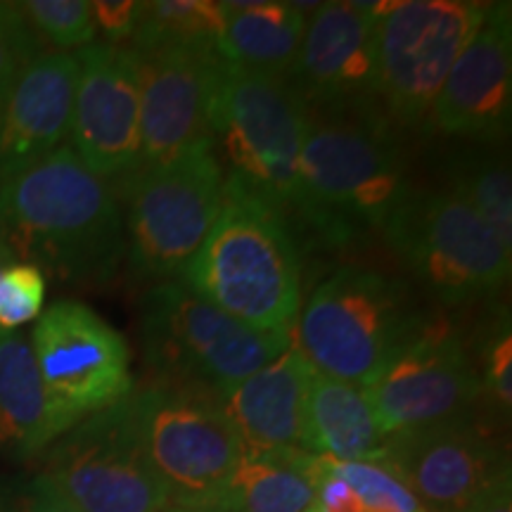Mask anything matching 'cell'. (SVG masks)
Masks as SVG:
<instances>
[{
  "instance_id": "1",
  "label": "cell",
  "mask_w": 512,
  "mask_h": 512,
  "mask_svg": "<svg viewBox=\"0 0 512 512\" xmlns=\"http://www.w3.org/2000/svg\"><path fill=\"white\" fill-rule=\"evenodd\" d=\"M0 242L67 283H105L126 254L117 192L62 145L0 185Z\"/></svg>"
},
{
  "instance_id": "2",
  "label": "cell",
  "mask_w": 512,
  "mask_h": 512,
  "mask_svg": "<svg viewBox=\"0 0 512 512\" xmlns=\"http://www.w3.org/2000/svg\"><path fill=\"white\" fill-rule=\"evenodd\" d=\"M183 278L204 302L259 332H290L302 311V268L285 219L233 178Z\"/></svg>"
},
{
  "instance_id": "3",
  "label": "cell",
  "mask_w": 512,
  "mask_h": 512,
  "mask_svg": "<svg viewBox=\"0 0 512 512\" xmlns=\"http://www.w3.org/2000/svg\"><path fill=\"white\" fill-rule=\"evenodd\" d=\"M309 107L287 76L235 67L223 60L209 110V133L228 174L280 216L302 219L299 159Z\"/></svg>"
},
{
  "instance_id": "4",
  "label": "cell",
  "mask_w": 512,
  "mask_h": 512,
  "mask_svg": "<svg viewBox=\"0 0 512 512\" xmlns=\"http://www.w3.org/2000/svg\"><path fill=\"white\" fill-rule=\"evenodd\" d=\"M425 323L399 280L370 268H339L297 316V349L316 373L366 387Z\"/></svg>"
},
{
  "instance_id": "5",
  "label": "cell",
  "mask_w": 512,
  "mask_h": 512,
  "mask_svg": "<svg viewBox=\"0 0 512 512\" xmlns=\"http://www.w3.org/2000/svg\"><path fill=\"white\" fill-rule=\"evenodd\" d=\"M302 219L325 238H349L354 226L382 228L408 200L399 147L373 121H309L299 159Z\"/></svg>"
},
{
  "instance_id": "6",
  "label": "cell",
  "mask_w": 512,
  "mask_h": 512,
  "mask_svg": "<svg viewBox=\"0 0 512 512\" xmlns=\"http://www.w3.org/2000/svg\"><path fill=\"white\" fill-rule=\"evenodd\" d=\"M145 361L166 384L200 387L226 396L292 344L290 332H259L197 297L185 283L166 280L140 304Z\"/></svg>"
},
{
  "instance_id": "7",
  "label": "cell",
  "mask_w": 512,
  "mask_h": 512,
  "mask_svg": "<svg viewBox=\"0 0 512 512\" xmlns=\"http://www.w3.org/2000/svg\"><path fill=\"white\" fill-rule=\"evenodd\" d=\"M126 408L171 505L216 512L242 458V441L219 396L200 387L159 382L133 389Z\"/></svg>"
},
{
  "instance_id": "8",
  "label": "cell",
  "mask_w": 512,
  "mask_h": 512,
  "mask_svg": "<svg viewBox=\"0 0 512 512\" xmlns=\"http://www.w3.org/2000/svg\"><path fill=\"white\" fill-rule=\"evenodd\" d=\"M223 183L211 140L126 183V256L138 278L166 283L185 271L219 216Z\"/></svg>"
},
{
  "instance_id": "9",
  "label": "cell",
  "mask_w": 512,
  "mask_h": 512,
  "mask_svg": "<svg viewBox=\"0 0 512 512\" xmlns=\"http://www.w3.org/2000/svg\"><path fill=\"white\" fill-rule=\"evenodd\" d=\"M384 233L415 278L444 304L489 297L510 278V249L451 190L411 192Z\"/></svg>"
},
{
  "instance_id": "10",
  "label": "cell",
  "mask_w": 512,
  "mask_h": 512,
  "mask_svg": "<svg viewBox=\"0 0 512 512\" xmlns=\"http://www.w3.org/2000/svg\"><path fill=\"white\" fill-rule=\"evenodd\" d=\"M29 339L57 439L131 396L126 339L91 306L60 299L38 316Z\"/></svg>"
},
{
  "instance_id": "11",
  "label": "cell",
  "mask_w": 512,
  "mask_h": 512,
  "mask_svg": "<svg viewBox=\"0 0 512 512\" xmlns=\"http://www.w3.org/2000/svg\"><path fill=\"white\" fill-rule=\"evenodd\" d=\"M377 98L403 126L425 124L460 50L484 22L489 5L470 0L375 3Z\"/></svg>"
},
{
  "instance_id": "12",
  "label": "cell",
  "mask_w": 512,
  "mask_h": 512,
  "mask_svg": "<svg viewBox=\"0 0 512 512\" xmlns=\"http://www.w3.org/2000/svg\"><path fill=\"white\" fill-rule=\"evenodd\" d=\"M41 475L81 512H169L126 399L79 422L43 451Z\"/></svg>"
},
{
  "instance_id": "13",
  "label": "cell",
  "mask_w": 512,
  "mask_h": 512,
  "mask_svg": "<svg viewBox=\"0 0 512 512\" xmlns=\"http://www.w3.org/2000/svg\"><path fill=\"white\" fill-rule=\"evenodd\" d=\"M387 439L467 418L484 392L460 335L446 320H425L418 335L363 387Z\"/></svg>"
},
{
  "instance_id": "14",
  "label": "cell",
  "mask_w": 512,
  "mask_h": 512,
  "mask_svg": "<svg viewBox=\"0 0 512 512\" xmlns=\"http://www.w3.org/2000/svg\"><path fill=\"white\" fill-rule=\"evenodd\" d=\"M79 60L72 126L74 155L110 183H128L143 171L140 93L131 55L117 43H91Z\"/></svg>"
},
{
  "instance_id": "15",
  "label": "cell",
  "mask_w": 512,
  "mask_h": 512,
  "mask_svg": "<svg viewBox=\"0 0 512 512\" xmlns=\"http://www.w3.org/2000/svg\"><path fill=\"white\" fill-rule=\"evenodd\" d=\"M124 46L140 93L143 169L162 166L211 140L209 110L223 64L219 50Z\"/></svg>"
},
{
  "instance_id": "16",
  "label": "cell",
  "mask_w": 512,
  "mask_h": 512,
  "mask_svg": "<svg viewBox=\"0 0 512 512\" xmlns=\"http://www.w3.org/2000/svg\"><path fill=\"white\" fill-rule=\"evenodd\" d=\"M427 512H458L508 475L505 448L467 415L389 439L384 463Z\"/></svg>"
},
{
  "instance_id": "17",
  "label": "cell",
  "mask_w": 512,
  "mask_h": 512,
  "mask_svg": "<svg viewBox=\"0 0 512 512\" xmlns=\"http://www.w3.org/2000/svg\"><path fill=\"white\" fill-rule=\"evenodd\" d=\"M287 81L304 105L361 110L377 98L375 3H323L306 24Z\"/></svg>"
},
{
  "instance_id": "18",
  "label": "cell",
  "mask_w": 512,
  "mask_h": 512,
  "mask_svg": "<svg viewBox=\"0 0 512 512\" xmlns=\"http://www.w3.org/2000/svg\"><path fill=\"white\" fill-rule=\"evenodd\" d=\"M512 110L510 5H489L465 48L448 69L432 105V121L448 136L496 140Z\"/></svg>"
},
{
  "instance_id": "19",
  "label": "cell",
  "mask_w": 512,
  "mask_h": 512,
  "mask_svg": "<svg viewBox=\"0 0 512 512\" xmlns=\"http://www.w3.org/2000/svg\"><path fill=\"white\" fill-rule=\"evenodd\" d=\"M79 60L41 53L10 83L0 112V185L60 150L72 126Z\"/></svg>"
},
{
  "instance_id": "20",
  "label": "cell",
  "mask_w": 512,
  "mask_h": 512,
  "mask_svg": "<svg viewBox=\"0 0 512 512\" xmlns=\"http://www.w3.org/2000/svg\"><path fill=\"white\" fill-rule=\"evenodd\" d=\"M313 373L316 370L292 342L259 373L221 396L223 411L242 441V451H304L306 396Z\"/></svg>"
},
{
  "instance_id": "21",
  "label": "cell",
  "mask_w": 512,
  "mask_h": 512,
  "mask_svg": "<svg viewBox=\"0 0 512 512\" xmlns=\"http://www.w3.org/2000/svg\"><path fill=\"white\" fill-rule=\"evenodd\" d=\"M389 439L356 384L313 373L306 396L304 451L339 463H384Z\"/></svg>"
},
{
  "instance_id": "22",
  "label": "cell",
  "mask_w": 512,
  "mask_h": 512,
  "mask_svg": "<svg viewBox=\"0 0 512 512\" xmlns=\"http://www.w3.org/2000/svg\"><path fill=\"white\" fill-rule=\"evenodd\" d=\"M55 439L31 339L0 328V451L34 458Z\"/></svg>"
},
{
  "instance_id": "23",
  "label": "cell",
  "mask_w": 512,
  "mask_h": 512,
  "mask_svg": "<svg viewBox=\"0 0 512 512\" xmlns=\"http://www.w3.org/2000/svg\"><path fill=\"white\" fill-rule=\"evenodd\" d=\"M223 29L219 55L235 67L287 76L302 46L306 15L297 3H221Z\"/></svg>"
},
{
  "instance_id": "24",
  "label": "cell",
  "mask_w": 512,
  "mask_h": 512,
  "mask_svg": "<svg viewBox=\"0 0 512 512\" xmlns=\"http://www.w3.org/2000/svg\"><path fill=\"white\" fill-rule=\"evenodd\" d=\"M313 453H249L223 491L216 512H304L316 503L311 484Z\"/></svg>"
},
{
  "instance_id": "25",
  "label": "cell",
  "mask_w": 512,
  "mask_h": 512,
  "mask_svg": "<svg viewBox=\"0 0 512 512\" xmlns=\"http://www.w3.org/2000/svg\"><path fill=\"white\" fill-rule=\"evenodd\" d=\"M226 17L214 0H155L140 5L128 46H181L219 50Z\"/></svg>"
},
{
  "instance_id": "26",
  "label": "cell",
  "mask_w": 512,
  "mask_h": 512,
  "mask_svg": "<svg viewBox=\"0 0 512 512\" xmlns=\"http://www.w3.org/2000/svg\"><path fill=\"white\" fill-rule=\"evenodd\" d=\"M512 249V181L505 159H475L453 174V190Z\"/></svg>"
},
{
  "instance_id": "27",
  "label": "cell",
  "mask_w": 512,
  "mask_h": 512,
  "mask_svg": "<svg viewBox=\"0 0 512 512\" xmlns=\"http://www.w3.org/2000/svg\"><path fill=\"white\" fill-rule=\"evenodd\" d=\"M38 41H48L57 53L81 50L95 43L98 24L86 0H27L19 3Z\"/></svg>"
},
{
  "instance_id": "28",
  "label": "cell",
  "mask_w": 512,
  "mask_h": 512,
  "mask_svg": "<svg viewBox=\"0 0 512 512\" xmlns=\"http://www.w3.org/2000/svg\"><path fill=\"white\" fill-rule=\"evenodd\" d=\"M332 470L347 482L366 510L420 512L422 503L406 484L382 463H339L332 458Z\"/></svg>"
},
{
  "instance_id": "29",
  "label": "cell",
  "mask_w": 512,
  "mask_h": 512,
  "mask_svg": "<svg viewBox=\"0 0 512 512\" xmlns=\"http://www.w3.org/2000/svg\"><path fill=\"white\" fill-rule=\"evenodd\" d=\"M46 273L27 261H12L0 275V328L19 330L43 313Z\"/></svg>"
},
{
  "instance_id": "30",
  "label": "cell",
  "mask_w": 512,
  "mask_h": 512,
  "mask_svg": "<svg viewBox=\"0 0 512 512\" xmlns=\"http://www.w3.org/2000/svg\"><path fill=\"white\" fill-rule=\"evenodd\" d=\"M41 53V41L19 10V3H0V83L15 81Z\"/></svg>"
},
{
  "instance_id": "31",
  "label": "cell",
  "mask_w": 512,
  "mask_h": 512,
  "mask_svg": "<svg viewBox=\"0 0 512 512\" xmlns=\"http://www.w3.org/2000/svg\"><path fill=\"white\" fill-rule=\"evenodd\" d=\"M311 484L316 489V505L323 512H366L356 491L332 470L330 456H313Z\"/></svg>"
},
{
  "instance_id": "32",
  "label": "cell",
  "mask_w": 512,
  "mask_h": 512,
  "mask_svg": "<svg viewBox=\"0 0 512 512\" xmlns=\"http://www.w3.org/2000/svg\"><path fill=\"white\" fill-rule=\"evenodd\" d=\"M0 512H81L46 477L38 475L0 498Z\"/></svg>"
},
{
  "instance_id": "33",
  "label": "cell",
  "mask_w": 512,
  "mask_h": 512,
  "mask_svg": "<svg viewBox=\"0 0 512 512\" xmlns=\"http://www.w3.org/2000/svg\"><path fill=\"white\" fill-rule=\"evenodd\" d=\"M482 384L494 394L498 406L508 413L512 406V335L508 328L491 342Z\"/></svg>"
},
{
  "instance_id": "34",
  "label": "cell",
  "mask_w": 512,
  "mask_h": 512,
  "mask_svg": "<svg viewBox=\"0 0 512 512\" xmlns=\"http://www.w3.org/2000/svg\"><path fill=\"white\" fill-rule=\"evenodd\" d=\"M140 5L143 3H133V0H98V3H91L95 24H98V31L105 34L107 43H117V46L128 43V38L136 31Z\"/></svg>"
},
{
  "instance_id": "35",
  "label": "cell",
  "mask_w": 512,
  "mask_h": 512,
  "mask_svg": "<svg viewBox=\"0 0 512 512\" xmlns=\"http://www.w3.org/2000/svg\"><path fill=\"white\" fill-rule=\"evenodd\" d=\"M458 512H512V484L510 472L496 479L489 489L482 491L475 501L467 503L463 510Z\"/></svg>"
},
{
  "instance_id": "36",
  "label": "cell",
  "mask_w": 512,
  "mask_h": 512,
  "mask_svg": "<svg viewBox=\"0 0 512 512\" xmlns=\"http://www.w3.org/2000/svg\"><path fill=\"white\" fill-rule=\"evenodd\" d=\"M12 261H17V256L12 254L10 249L3 245V242H0V275H3V271L12 264Z\"/></svg>"
},
{
  "instance_id": "37",
  "label": "cell",
  "mask_w": 512,
  "mask_h": 512,
  "mask_svg": "<svg viewBox=\"0 0 512 512\" xmlns=\"http://www.w3.org/2000/svg\"><path fill=\"white\" fill-rule=\"evenodd\" d=\"M10 83H12V81H10ZM10 83H0V112H3L5 98H8V91H10Z\"/></svg>"
},
{
  "instance_id": "38",
  "label": "cell",
  "mask_w": 512,
  "mask_h": 512,
  "mask_svg": "<svg viewBox=\"0 0 512 512\" xmlns=\"http://www.w3.org/2000/svg\"><path fill=\"white\" fill-rule=\"evenodd\" d=\"M304 512H323V510H320V508H318V505H316V503H313V505H311V508H309V510H304Z\"/></svg>"
},
{
  "instance_id": "39",
  "label": "cell",
  "mask_w": 512,
  "mask_h": 512,
  "mask_svg": "<svg viewBox=\"0 0 512 512\" xmlns=\"http://www.w3.org/2000/svg\"><path fill=\"white\" fill-rule=\"evenodd\" d=\"M169 512H200V510H185V508H176V510H169Z\"/></svg>"
},
{
  "instance_id": "40",
  "label": "cell",
  "mask_w": 512,
  "mask_h": 512,
  "mask_svg": "<svg viewBox=\"0 0 512 512\" xmlns=\"http://www.w3.org/2000/svg\"><path fill=\"white\" fill-rule=\"evenodd\" d=\"M420 512H427V510H425V508H422V510H420Z\"/></svg>"
}]
</instances>
